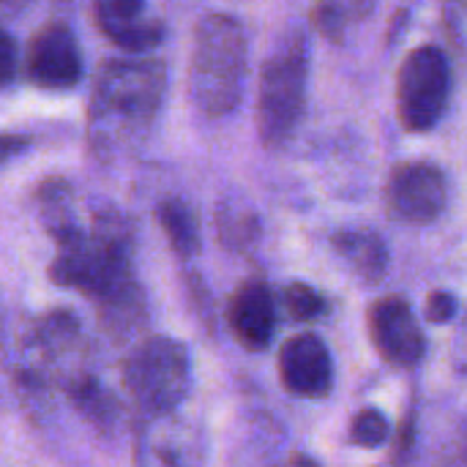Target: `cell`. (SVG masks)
Instances as JSON below:
<instances>
[{"label":"cell","mask_w":467,"mask_h":467,"mask_svg":"<svg viewBox=\"0 0 467 467\" xmlns=\"http://www.w3.org/2000/svg\"><path fill=\"white\" fill-rule=\"evenodd\" d=\"M367 326H369L375 350L391 367L408 369L424 358L427 342H424L419 320L405 298L386 296V298L375 301L367 315Z\"/></svg>","instance_id":"cell-9"},{"label":"cell","mask_w":467,"mask_h":467,"mask_svg":"<svg viewBox=\"0 0 467 467\" xmlns=\"http://www.w3.org/2000/svg\"><path fill=\"white\" fill-rule=\"evenodd\" d=\"M68 400L71 405L96 427L107 430L112 427L115 416H118V408H115V400L104 391V386L90 378V375H79L74 380H68Z\"/></svg>","instance_id":"cell-19"},{"label":"cell","mask_w":467,"mask_h":467,"mask_svg":"<svg viewBox=\"0 0 467 467\" xmlns=\"http://www.w3.org/2000/svg\"><path fill=\"white\" fill-rule=\"evenodd\" d=\"M216 235L219 241L233 252H246L260 238V222L257 213L244 200H222L216 205Z\"/></svg>","instance_id":"cell-16"},{"label":"cell","mask_w":467,"mask_h":467,"mask_svg":"<svg viewBox=\"0 0 467 467\" xmlns=\"http://www.w3.org/2000/svg\"><path fill=\"white\" fill-rule=\"evenodd\" d=\"M279 378L293 397H326L334 386V361L326 342L315 334L287 339L279 350Z\"/></svg>","instance_id":"cell-10"},{"label":"cell","mask_w":467,"mask_h":467,"mask_svg":"<svg viewBox=\"0 0 467 467\" xmlns=\"http://www.w3.org/2000/svg\"><path fill=\"white\" fill-rule=\"evenodd\" d=\"M99 315L101 323L109 334L115 337H129L134 334L145 320H148V309H145V293L140 290V285H129L126 290L115 293L112 298L99 304Z\"/></svg>","instance_id":"cell-17"},{"label":"cell","mask_w":467,"mask_h":467,"mask_svg":"<svg viewBox=\"0 0 467 467\" xmlns=\"http://www.w3.org/2000/svg\"><path fill=\"white\" fill-rule=\"evenodd\" d=\"M25 74L44 90H71L82 82V47L66 22L55 19L33 33L25 52Z\"/></svg>","instance_id":"cell-7"},{"label":"cell","mask_w":467,"mask_h":467,"mask_svg":"<svg viewBox=\"0 0 467 467\" xmlns=\"http://www.w3.org/2000/svg\"><path fill=\"white\" fill-rule=\"evenodd\" d=\"M465 331H462V342H460V350L465 353V364H467V320H465V326H462Z\"/></svg>","instance_id":"cell-28"},{"label":"cell","mask_w":467,"mask_h":467,"mask_svg":"<svg viewBox=\"0 0 467 467\" xmlns=\"http://www.w3.org/2000/svg\"><path fill=\"white\" fill-rule=\"evenodd\" d=\"M93 19L96 27L115 47L131 52V57L156 49L167 36L164 22L140 0H99L93 5Z\"/></svg>","instance_id":"cell-11"},{"label":"cell","mask_w":467,"mask_h":467,"mask_svg":"<svg viewBox=\"0 0 467 467\" xmlns=\"http://www.w3.org/2000/svg\"><path fill=\"white\" fill-rule=\"evenodd\" d=\"M150 467H181L175 462V457L172 454H167V451H156V462Z\"/></svg>","instance_id":"cell-26"},{"label":"cell","mask_w":467,"mask_h":467,"mask_svg":"<svg viewBox=\"0 0 467 467\" xmlns=\"http://www.w3.org/2000/svg\"><path fill=\"white\" fill-rule=\"evenodd\" d=\"M287 467H320V465H317L315 460H309V457H293Z\"/></svg>","instance_id":"cell-27"},{"label":"cell","mask_w":467,"mask_h":467,"mask_svg":"<svg viewBox=\"0 0 467 467\" xmlns=\"http://www.w3.org/2000/svg\"><path fill=\"white\" fill-rule=\"evenodd\" d=\"M389 441V421L380 410L364 408L353 416L350 424V443L361 449H378Z\"/></svg>","instance_id":"cell-21"},{"label":"cell","mask_w":467,"mask_h":467,"mask_svg":"<svg viewBox=\"0 0 467 467\" xmlns=\"http://www.w3.org/2000/svg\"><path fill=\"white\" fill-rule=\"evenodd\" d=\"M451 96V68L438 47H416L405 55L397 74V109L408 131L432 129Z\"/></svg>","instance_id":"cell-6"},{"label":"cell","mask_w":467,"mask_h":467,"mask_svg":"<svg viewBox=\"0 0 467 467\" xmlns=\"http://www.w3.org/2000/svg\"><path fill=\"white\" fill-rule=\"evenodd\" d=\"M156 219L167 235L172 252L183 260H192L200 252V224L194 211L181 197H164L156 205Z\"/></svg>","instance_id":"cell-15"},{"label":"cell","mask_w":467,"mask_h":467,"mask_svg":"<svg viewBox=\"0 0 467 467\" xmlns=\"http://www.w3.org/2000/svg\"><path fill=\"white\" fill-rule=\"evenodd\" d=\"M372 5H350V3H323L312 11V19L317 25V30L326 36V38H334L339 41L345 36V27L350 25L348 14H367Z\"/></svg>","instance_id":"cell-22"},{"label":"cell","mask_w":467,"mask_h":467,"mask_svg":"<svg viewBox=\"0 0 467 467\" xmlns=\"http://www.w3.org/2000/svg\"><path fill=\"white\" fill-rule=\"evenodd\" d=\"M36 205H38V216H41V227L47 230V235L63 246L74 238H79L85 233V224L79 222L77 211H74V197H71V186L63 178H49L36 189Z\"/></svg>","instance_id":"cell-13"},{"label":"cell","mask_w":467,"mask_h":467,"mask_svg":"<svg viewBox=\"0 0 467 467\" xmlns=\"http://www.w3.org/2000/svg\"><path fill=\"white\" fill-rule=\"evenodd\" d=\"M123 386L145 416L175 413L192 391V353L175 337H148L123 361Z\"/></svg>","instance_id":"cell-5"},{"label":"cell","mask_w":467,"mask_h":467,"mask_svg":"<svg viewBox=\"0 0 467 467\" xmlns=\"http://www.w3.org/2000/svg\"><path fill=\"white\" fill-rule=\"evenodd\" d=\"M457 312V298L446 290H435L430 293L427 304H424V317L432 323V326H443L454 317Z\"/></svg>","instance_id":"cell-24"},{"label":"cell","mask_w":467,"mask_h":467,"mask_svg":"<svg viewBox=\"0 0 467 467\" xmlns=\"http://www.w3.org/2000/svg\"><path fill=\"white\" fill-rule=\"evenodd\" d=\"M306 77L309 44L304 30L293 27L274 44L260 71L257 131L265 148H279L293 137L304 115Z\"/></svg>","instance_id":"cell-4"},{"label":"cell","mask_w":467,"mask_h":467,"mask_svg":"<svg viewBox=\"0 0 467 467\" xmlns=\"http://www.w3.org/2000/svg\"><path fill=\"white\" fill-rule=\"evenodd\" d=\"M282 304L296 323H312L323 315V296L304 282L287 285L282 293Z\"/></svg>","instance_id":"cell-20"},{"label":"cell","mask_w":467,"mask_h":467,"mask_svg":"<svg viewBox=\"0 0 467 467\" xmlns=\"http://www.w3.org/2000/svg\"><path fill=\"white\" fill-rule=\"evenodd\" d=\"M227 326L238 345L260 353L271 345L276 331V306L265 282L249 279L235 287L227 304Z\"/></svg>","instance_id":"cell-12"},{"label":"cell","mask_w":467,"mask_h":467,"mask_svg":"<svg viewBox=\"0 0 467 467\" xmlns=\"http://www.w3.org/2000/svg\"><path fill=\"white\" fill-rule=\"evenodd\" d=\"M19 74V44L16 38L0 27V88L11 85Z\"/></svg>","instance_id":"cell-23"},{"label":"cell","mask_w":467,"mask_h":467,"mask_svg":"<svg viewBox=\"0 0 467 467\" xmlns=\"http://www.w3.org/2000/svg\"><path fill=\"white\" fill-rule=\"evenodd\" d=\"M49 279L57 287L96 298V304L134 285L131 276V227L115 205H99L90 227L57 246Z\"/></svg>","instance_id":"cell-2"},{"label":"cell","mask_w":467,"mask_h":467,"mask_svg":"<svg viewBox=\"0 0 467 467\" xmlns=\"http://www.w3.org/2000/svg\"><path fill=\"white\" fill-rule=\"evenodd\" d=\"M386 200L400 222H410V224L435 222L449 200L446 175L441 172V167L430 161H405L394 167L389 178Z\"/></svg>","instance_id":"cell-8"},{"label":"cell","mask_w":467,"mask_h":467,"mask_svg":"<svg viewBox=\"0 0 467 467\" xmlns=\"http://www.w3.org/2000/svg\"><path fill=\"white\" fill-rule=\"evenodd\" d=\"M334 249L350 265V271L369 285L380 282L389 271L386 244L372 230H342L334 235Z\"/></svg>","instance_id":"cell-14"},{"label":"cell","mask_w":467,"mask_h":467,"mask_svg":"<svg viewBox=\"0 0 467 467\" xmlns=\"http://www.w3.org/2000/svg\"><path fill=\"white\" fill-rule=\"evenodd\" d=\"M167 93V68L156 57H109L88 101V148L101 161L134 153L153 131Z\"/></svg>","instance_id":"cell-1"},{"label":"cell","mask_w":467,"mask_h":467,"mask_svg":"<svg viewBox=\"0 0 467 467\" xmlns=\"http://www.w3.org/2000/svg\"><path fill=\"white\" fill-rule=\"evenodd\" d=\"M79 334H82V326H79L77 315L68 312V309H52L44 317H38L36 326H33L36 348L44 356L68 353L79 342Z\"/></svg>","instance_id":"cell-18"},{"label":"cell","mask_w":467,"mask_h":467,"mask_svg":"<svg viewBox=\"0 0 467 467\" xmlns=\"http://www.w3.org/2000/svg\"><path fill=\"white\" fill-rule=\"evenodd\" d=\"M30 145H33V140H30L27 134L0 131V167L8 164V161L16 159V156H22Z\"/></svg>","instance_id":"cell-25"},{"label":"cell","mask_w":467,"mask_h":467,"mask_svg":"<svg viewBox=\"0 0 467 467\" xmlns=\"http://www.w3.org/2000/svg\"><path fill=\"white\" fill-rule=\"evenodd\" d=\"M249 66L246 30L224 11L205 14L194 27L189 60V96L205 118H227L244 99Z\"/></svg>","instance_id":"cell-3"}]
</instances>
